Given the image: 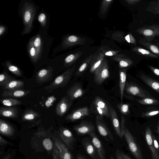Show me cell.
I'll return each mask as SVG.
<instances>
[{"label":"cell","instance_id":"cell-1","mask_svg":"<svg viewBox=\"0 0 159 159\" xmlns=\"http://www.w3.org/2000/svg\"><path fill=\"white\" fill-rule=\"evenodd\" d=\"M35 12V8L32 3L28 2L24 3L21 9L24 24L23 35L31 32Z\"/></svg>","mask_w":159,"mask_h":159},{"label":"cell","instance_id":"cell-2","mask_svg":"<svg viewBox=\"0 0 159 159\" xmlns=\"http://www.w3.org/2000/svg\"><path fill=\"white\" fill-rule=\"evenodd\" d=\"M124 136L132 154L136 159H144L143 153L136 139L128 129L125 125Z\"/></svg>","mask_w":159,"mask_h":159},{"label":"cell","instance_id":"cell-3","mask_svg":"<svg viewBox=\"0 0 159 159\" xmlns=\"http://www.w3.org/2000/svg\"><path fill=\"white\" fill-rule=\"evenodd\" d=\"M73 71V69H70L64 72L57 77L51 84L45 87L44 89L51 92L54 89L65 86L70 79Z\"/></svg>","mask_w":159,"mask_h":159},{"label":"cell","instance_id":"cell-4","mask_svg":"<svg viewBox=\"0 0 159 159\" xmlns=\"http://www.w3.org/2000/svg\"><path fill=\"white\" fill-rule=\"evenodd\" d=\"M137 32L144 39L151 42L155 37L159 36V25L144 26L137 29Z\"/></svg>","mask_w":159,"mask_h":159},{"label":"cell","instance_id":"cell-5","mask_svg":"<svg viewBox=\"0 0 159 159\" xmlns=\"http://www.w3.org/2000/svg\"><path fill=\"white\" fill-rule=\"evenodd\" d=\"M96 124L100 134L107 141H114L112 134L103 120V117L96 116Z\"/></svg>","mask_w":159,"mask_h":159},{"label":"cell","instance_id":"cell-6","mask_svg":"<svg viewBox=\"0 0 159 159\" xmlns=\"http://www.w3.org/2000/svg\"><path fill=\"white\" fill-rule=\"evenodd\" d=\"M73 129L78 135H84L89 134L95 131V128L92 122L83 120L78 125L74 126Z\"/></svg>","mask_w":159,"mask_h":159},{"label":"cell","instance_id":"cell-7","mask_svg":"<svg viewBox=\"0 0 159 159\" xmlns=\"http://www.w3.org/2000/svg\"><path fill=\"white\" fill-rule=\"evenodd\" d=\"M60 137L67 148L71 150L76 140L72 133L68 129L63 127L59 128Z\"/></svg>","mask_w":159,"mask_h":159},{"label":"cell","instance_id":"cell-8","mask_svg":"<svg viewBox=\"0 0 159 159\" xmlns=\"http://www.w3.org/2000/svg\"><path fill=\"white\" fill-rule=\"evenodd\" d=\"M90 114L89 109L87 107L79 108L72 111L65 118L67 120L73 122Z\"/></svg>","mask_w":159,"mask_h":159},{"label":"cell","instance_id":"cell-9","mask_svg":"<svg viewBox=\"0 0 159 159\" xmlns=\"http://www.w3.org/2000/svg\"><path fill=\"white\" fill-rule=\"evenodd\" d=\"M107 103L110 111V118L115 132L117 135L122 139L124 135L122 132L121 124L120 123L116 112L110 103L108 102Z\"/></svg>","mask_w":159,"mask_h":159},{"label":"cell","instance_id":"cell-10","mask_svg":"<svg viewBox=\"0 0 159 159\" xmlns=\"http://www.w3.org/2000/svg\"><path fill=\"white\" fill-rule=\"evenodd\" d=\"M73 101L67 96H64L57 105L56 114L60 116H63L71 107Z\"/></svg>","mask_w":159,"mask_h":159},{"label":"cell","instance_id":"cell-11","mask_svg":"<svg viewBox=\"0 0 159 159\" xmlns=\"http://www.w3.org/2000/svg\"><path fill=\"white\" fill-rule=\"evenodd\" d=\"M85 91L81 84L76 83L71 86L66 92L67 96L72 101L83 96Z\"/></svg>","mask_w":159,"mask_h":159},{"label":"cell","instance_id":"cell-12","mask_svg":"<svg viewBox=\"0 0 159 159\" xmlns=\"http://www.w3.org/2000/svg\"><path fill=\"white\" fill-rule=\"evenodd\" d=\"M52 75L53 68L51 67H48L40 70L37 73L35 80L37 83L43 84L51 80Z\"/></svg>","mask_w":159,"mask_h":159},{"label":"cell","instance_id":"cell-13","mask_svg":"<svg viewBox=\"0 0 159 159\" xmlns=\"http://www.w3.org/2000/svg\"><path fill=\"white\" fill-rule=\"evenodd\" d=\"M55 147L61 159H73L72 155L66 145L58 139H54Z\"/></svg>","mask_w":159,"mask_h":159},{"label":"cell","instance_id":"cell-14","mask_svg":"<svg viewBox=\"0 0 159 159\" xmlns=\"http://www.w3.org/2000/svg\"><path fill=\"white\" fill-rule=\"evenodd\" d=\"M152 132L150 128L147 126L145 129V138L148 146L151 152L152 159H159L158 152L156 150L153 142Z\"/></svg>","mask_w":159,"mask_h":159},{"label":"cell","instance_id":"cell-15","mask_svg":"<svg viewBox=\"0 0 159 159\" xmlns=\"http://www.w3.org/2000/svg\"><path fill=\"white\" fill-rule=\"evenodd\" d=\"M82 143L87 152L92 159H100L91 139L88 137H85L82 139Z\"/></svg>","mask_w":159,"mask_h":159},{"label":"cell","instance_id":"cell-16","mask_svg":"<svg viewBox=\"0 0 159 159\" xmlns=\"http://www.w3.org/2000/svg\"><path fill=\"white\" fill-rule=\"evenodd\" d=\"M100 159H106V151L104 147L95 131L89 134Z\"/></svg>","mask_w":159,"mask_h":159},{"label":"cell","instance_id":"cell-17","mask_svg":"<svg viewBox=\"0 0 159 159\" xmlns=\"http://www.w3.org/2000/svg\"><path fill=\"white\" fill-rule=\"evenodd\" d=\"M124 90L127 93L131 95L138 96L143 98L148 97L141 89L131 83H126Z\"/></svg>","mask_w":159,"mask_h":159},{"label":"cell","instance_id":"cell-18","mask_svg":"<svg viewBox=\"0 0 159 159\" xmlns=\"http://www.w3.org/2000/svg\"><path fill=\"white\" fill-rule=\"evenodd\" d=\"M95 71L94 80L97 84H101L109 78V71L106 67L102 69H96Z\"/></svg>","mask_w":159,"mask_h":159},{"label":"cell","instance_id":"cell-19","mask_svg":"<svg viewBox=\"0 0 159 159\" xmlns=\"http://www.w3.org/2000/svg\"><path fill=\"white\" fill-rule=\"evenodd\" d=\"M30 91L29 90L19 89L10 90H4L2 93L1 96L3 98H19L25 96L30 93Z\"/></svg>","mask_w":159,"mask_h":159},{"label":"cell","instance_id":"cell-20","mask_svg":"<svg viewBox=\"0 0 159 159\" xmlns=\"http://www.w3.org/2000/svg\"><path fill=\"white\" fill-rule=\"evenodd\" d=\"M18 114L19 111L16 107H2L0 108V115L2 116L16 118Z\"/></svg>","mask_w":159,"mask_h":159},{"label":"cell","instance_id":"cell-21","mask_svg":"<svg viewBox=\"0 0 159 159\" xmlns=\"http://www.w3.org/2000/svg\"><path fill=\"white\" fill-rule=\"evenodd\" d=\"M0 132L4 135L12 136L14 134V130L11 125L4 120L0 119Z\"/></svg>","mask_w":159,"mask_h":159},{"label":"cell","instance_id":"cell-22","mask_svg":"<svg viewBox=\"0 0 159 159\" xmlns=\"http://www.w3.org/2000/svg\"><path fill=\"white\" fill-rule=\"evenodd\" d=\"M138 42L140 44L159 57V46L152 43L141 37L139 38Z\"/></svg>","mask_w":159,"mask_h":159},{"label":"cell","instance_id":"cell-23","mask_svg":"<svg viewBox=\"0 0 159 159\" xmlns=\"http://www.w3.org/2000/svg\"><path fill=\"white\" fill-rule=\"evenodd\" d=\"M140 77L146 84L159 93V82L158 81L143 74H141Z\"/></svg>","mask_w":159,"mask_h":159},{"label":"cell","instance_id":"cell-24","mask_svg":"<svg viewBox=\"0 0 159 159\" xmlns=\"http://www.w3.org/2000/svg\"><path fill=\"white\" fill-rule=\"evenodd\" d=\"M93 101L99 107L104 111L107 118H110L109 110L107 101L104 100L99 96H97L95 97Z\"/></svg>","mask_w":159,"mask_h":159},{"label":"cell","instance_id":"cell-25","mask_svg":"<svg viewBox=\"0 0 159 159\" xmlns=\"http://www.w3.org/2000/svg\"><path fill=\"white\" fill-rule=\"evenodd\" d=\"M24 86V83L23 81L15 79L10 81L2 88L4 90H14L21 89Z\"/></svg>","mask_w":159,"mask_h":159},{"label":"cell","instance_id":"cell-26","mask_svg":"<svg viewBox=\"0 0 159 159\" xmlns=\"http://www.w3.org/2000/svg\"><path fill=\"white\" fill-rule=\"evenodd\" d=\"M40 116L37 112L30 109L26 110L24 112L21 118L23 121L32 120Z\"/></svg>","mask_w":159,"mask_h":159},{"label":"cell","instance_id":"cell-27","mask_svg":"<svg viewBox=\"0 0 159 159\" xmlns=\"http://www.w3.org/2000/svg\"><path fill=\"white\" fill-rule=\"evenodd\" d=\"M28 51L29 56L32 61L36 62L39 59L35 48L34 47L33 39H30L28 45Z\"/></svg>","mask_w":159,"mask_h":159},{"label":"cell","instance_id":"cell-28","mask_svg":"<svg viewBox=\"0 0 159 159\" xmlns=\"http://www.w3.org/2000/svg\"><path fill=\"white\" fill-rule=\"evenodd\" d=\"M126 74L125 71H120L119 73V87L121 102L123 97L124 91L126 84Z\"/></svg>","mask_w":159,"mask_h":159},{"label":"cell","instance_id":"cell-29","mask_svg":"<svg viewBox=\"0 0 159 159\" xmlns=\"http://www.w3.org/2000/svg\"><path fill=\"white\" fill-rule=\"evenodd\" d=\"M34 45L35 48L39 59L40 57L42 51V42L41 37L39 35H37L33 38Z\"/></svg>","mask_w":159,"mask_h":159},{"label":"cell","instance_id":"cell-30","mask_svg":"<svg viewBox=\"0 0 159 159\" xmlns=\"http://www.w3.org/2000/svg\"><path fill=\"white\" fill-rule=\"evenodd\" d=\"M134 52L139 55L151 58H157L158 57L151 52L140 47H135L133 49Z\"/></svg>","mask_w":159,"mask_h":159},{"label":"cell","instance_id":"cell-31","mask_svg":"<svg viewBox=\"0 0 159 159\" xmlns=\"http://www.w3.org/2000/svg\"><path fill=\"white\" fill-rule=\"evenodd\" d=\"M0 102L4 105L7 107L17 106L22 103V102L19 100L8 98H1Z\"/></svg>","mask_w":159,"mask_h":159},{"label":"cell","instance_id":"cell-32","mask_svg":"<svg viewBox=\"0 0 159 159\" xmlns=\"http://www.w3.org/2000/svg\"><path fill=\"white\" fill-rule=\"evenodd\" d=\"M146 10L155 14H159V0L151 2Z\"/></svg>","mask_w":159,"mask_h":159},{"label":"cell","instance_id":"cell-33","mask_svg":"<svg viewBox=\"0 0 159 159\" xmlns=\"http://www.w3.org/2000/svg\"><path fill=\"white\" fill-rule=\"evenodd\" d=\"M13 78L9 75L6 72H5L0 75V86L3 87L12 80Z\"/></svg>","mask_w":159,"mask_h":159},{"label":"cell","instance_id":"cell-34","mask_svg":"<svg viewBox=\"0 0 159 159\" xmlns=\"http://www.w3.org/2000/svg\"><path fill=\"white\" fill-rule=\"evenodd\" d=\"M90 109L91 111L95 114L96 116H100L102 117L105 116L107 117V115L104 111L99 107L93 101L91 104Z\"/></svg>","mask_w":159,"mask_h":159},{"label":"cell","instance_id":"cell-35","mask_svg":"<svg viewBox=\"0 0 159 159\" xmlns=\"http://www.w3.org/2000/svg\"><path fill=\"white\" fill-rule=\"evenodd\" d=\"M6 65L8 70L15 75L20 76L22 75V73L20 69L16 66L11 64L9 61L6 63Z\"/></svg>","mask_w":159,"mask_h":159},{"label":"cell","instance_id":"cell-36","mask_svg":"<svg viewBox=\"0 0 159 159\" xmlns=\"http://www.w3.org/2000/svg\"><path fill=\"white\" fill-rule=\"evenodd\" d=\"M129 107L128 104H124L122 102L117 104V108L121 114L125 115H127L129 113Z\"/></svg>","mask_w":159,"mask_h":159},{"label":"cell","instance_id":"cell-37","mask_svg":"<svg viewBox=\"0 0 159 159\" xmlns=\"http://www.w3.org/2000/svg\"><path fill=\"white\" fill-rule=\"evenodd\" d=\"M137 101L139 103L144 105H155L157 104L158 102L157 100L147 98L138 99Z\"/></svg>","mask_w":159,"mask_h":159},{"label":"cell","instance_id":"cell-38","mask_svg":"<svg viewBox=\"0 0 159 159\" xmlns=\"http://www.w3.org/2000/svg\"><path fill=\"white\" fill-rule=\"evenodd\" d=\"M43 145L44 148L48 151L52 150L53 147L52 141L48 138L45 139L43 140Z\"/></svg>","mask_w":159,"mask_h":159},{"label":"cell","instance_id":"cell-39","mask_svg":"<svg viewBox=\"0 0 159 159\" xmlns=\"http://www.w3.org/2000/svg\"><path fill=\"white\" fill-rule=\"evenodd\" d=\"M46 15L44 13H40L38 17V20L43 27H45L46 25Z\"/></svg>","mask_w":159,"mask_h":159},{"label":"cell","instance_id":"cell-40","mask_svg":"<svg viewBox=\"0 0 159 159\" xmlns=\"http://www.w3.org/2000/svg\"><path fill=\"white\" fill-rule=\"evenodd\" d=\"M159 114V110H155L145 112L143 113L142 116L143 117H149Z\"/></svg>","mask_w":159,"mask_h":159},{"label":"cell","instance_id":"cell-41","mask_svg":"<svg viewBox=\"0 0 159 159\" xmlns=\"http://www.w3.org/2000/svg\"><path fill=\"white\" fill-rule=\"evenodd\" d=\"M125 38L128 43H131L134 44L136 43L135 39L131 34H128L125 37Z\"/></svg>","mask_w":159,"mask_h":159},{"label":"cell","instance_id":"cell-42","mask_svg":"<svg viewBox=\"0 0 159 159\" xmlns=\"http://www.w3.org/2000/svg\"><path fill=\"white\" fill-rule=\"evenodd\" d=\"M152 138L154 147L157 151L158 152L159 151V144L156 137L153 134H152Z\"/></svg>","mask_w":159,"mask_h":159},{"label":"cell","instance_id":"cell-43","mask_svg":"<svg viewBox=\"0 0 159 159\" xmlns=\"http://www.w3.org/2000/svg\"><path fill=\"white\" fill-rule=\"evenodd\" d=\"M56 98L54 96L49 98L45 102V105L47 107H50L55 100Z\"/></svg>","mask_w":159,"mask_h":159},{"label":"cell","instance_id":"cell-44","mask_svg":"<svg viewBox=\"0 0 159 159\" xmlns=\"http://www.w3.org/2000/svg\"><path fill=\"white\" fill-rule=\"evenodd\" d=\"M74 58V56L73 54H71L67 57L65 59V65L71 62Z\"/></svg>","mask_w":159,"mask_h":159},{"label":"cell","instance_id":"cell-45","mask_svg":"<svg viewBox=\"0 0 159 159\" xmlns=\"http://www.w3.org/2000/svg\"><path fill=\"white\" fill-rule=\"evenodd\" d=\"M53 159H61L58 155L56 147L54 148L52 153Z\"/></svg>","mask_w":159,"mask_h":159},{"label":"cell","instance_id":"cell-46","mask_svg":"<svg viewBox=\"0 0 159 159\" xmlns=\"http://www.w3.org/2000/svg\"><path fill=\"white\" fill-rule=\"evenodd\" d=\"M148 67L156 75L159 77V69L153 67L151 66H148Z\"/></svg>","mask_w":159,"mask_h":159},{"label":"cell","instance_id":"cell-47","mask_svg":"<svg viewBox=\"0 0 159 159\" xmlns=\"http://www.w3.org/2000/svg\"><path fill=\"white\" fill-rule=\"evenodd\" d=\"M115 156L116 159H124L121 154V152L119 149H117L115 152Z\"/></svg>","mask_w":159,"mask_h":159},{"label":"cell","instance_id":"cell-48","mask_svg":"<svg viewBox=\"0 0 159 159\" xmlns=\"http://www.w3.org/2000/svg\"><path fill=\"white\" fill-rule=\"evenodd\" d=\"M119 64L121 67H124L129 66L131 64L128 62L122 60L120 62Z\"/></svg>","mask_w":159,"mask_h":159},{"label":"cell","instance_id":"cell-49","mask_svg":"<svg viewBox=\"0 0 159 159\" xmlns=\"http://www.w3.org/2000/svg\"><path fill=\"white\" fill-rule=\"evenodd\" d=\"M76 37L74 35H71L68 38L67 40L70 42H74L77 40Z\"/></svg>","mask_w":159,"mask_h":159},{"label":"cell","instance_id":"cell-50","mask_svg":"<svg viewBox=\"0 0 159 159\" xmlns=\"http://www.w3.org/2000/svg\"><path fill=\"white\" fill-rule=\"evenodd\" d=\"M6 30L5 27L3 25L0 26V35L1 36L5 32Z\"/></svg>","mask_w":159,"mask_h":159},{"label":"cell","instance_id":"cell-51","mask_svg":"<svg viewBox=\"0 0 159 159\" xmlns=\"http://www.w3.org/2000/svg\"><path fill=\"white\" fill-rule=\"evenodd\" d=\"M0 143L1 145H2L5 144L7 143L8 142L2 138L1 136H0Z\"/></svg>","mask_w":159,"mask_h":159},{"label":"cell","instance_id":"cell-52","mask_svg":"<svg viewBox=\"0 0 159 159\" xmlns=\"http://www.w3.org/2000/svg\"><path fill=\"white\" fill-rule=\"evenodd\" d=\"M122 156L124 159H132L128 155L121 152Z\"/></svg>","mask_w":159,"mask_h":159},{"label":"cell","instance_id":"cell-53","mask_svg":"<svg viewBox=\"0 0 159 159\" xmlns=\"http://www.w3.org/2000/svg\"><path fill=\"white\" fill-rule=\"evenodd\" d=\"M140 1V0H134L129 1V3H131V4L134 5L138 3Z\"/></svg>","mask_w":159,"mask_h":159},{"label":"cell","instance_id":"cell-54","mask_svg":"<svg viewBox=\"0 0 159 159\" xmlns=\"http://www.w3.org/2000/svg\"><path fill=\"white\" fill-rule=\"evenodd\" d=\"M77 159H86V158L80 154H78L77 156Z\"/></svg>","mask_w":159,"mask_h":159},{"label":"cell","instance_id":"cell-55","mask_svg":"<svg viewBox=\"0 0 159 159\" xmlns=\"http://www.w3.org/2000/svg\"><path fill=\"white\" fill-rule=\"evenodd\" d=\"M156 127L157 128L156 132L159 135V122L157 124Z\"/></svg>","mask_w":159,"mask_h":159},{"label":"cell","instance_id":"cell-56","mask_svg":"<svg viewBox=\"0 0 159 159\" xmlns=\"http://www.w3.org/2000/svg\"><path fill=\"white\" fill-rule=\"evenodd\" d=\"M105 55L107 56H111L113 55V54L111 52H108L105 53Z\"/></svg>","mask_w":159,"mask_h":159},{"label":"cell","instance_id":"cell-57","mask_svg":"<svg viewBox=\"0 0 159 159\" xmlns=\"http://www.w3.org/2000/svg\"><path fill=\"white\" fill-rule=\"evenodd\" d=\"M10 157L9 155H8L7 157H5L3 159H9Z\"/></svg>","mask_w":159,"mask_h":159},{"label":"cell","instance_id":"cell-58","mask_svg":"<svg viewBox=\"0 0 159 159\" xmlns=\"http://www.w3.org/2000/svg\"><path fill=\"white\" fill-rule=\"evenodd\" d=\"M110 159H114V158L112 156H111L110 157Z\"/></svg>","mask_w":159,"mask_h":159},{"label":"cell","instance_id":"cell-59","mask_svg":"<svg viewBox=\"0 0 159 159\" xmlns=\"http://www.w3.org/2000/svg\"><path fill=\"white\" fill-rule=\"evenodd\" d=\"M111 0H106V1H111Z\"/></svg>","mask_w":159,"mask_h":159},{"label":"cell","instance_id":"cell-60","mask_svg":"<svg viewBox=\"0 0 159 159\" xmlns=\"http://www.w3.org/2000/svg\"><path fill=\"white\" fill-rule=\"evenodd\" d=\"M158 140H159V139H158Z\"/></svg>","mask_w":159,"mask_h":159},{"label":"cell","instance_id":"cell-61","mask_svg":"<svg viewBox=\"0 0 159 159\" xmlns=\"http://www.w3.org/2000/svg\"></svg>","mask_w":159,"mask_h":159}]
</instances>
